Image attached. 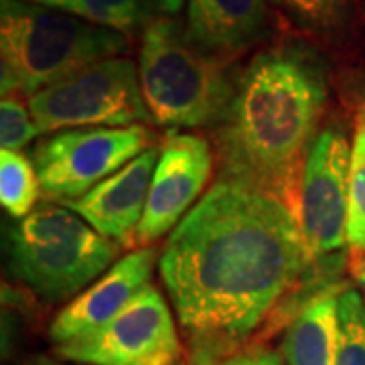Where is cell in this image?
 <instances>
[{
  "label": "cell",
  "mask_w": 365,
  "mask_h": 365,
  "mask_svg": "<svg viewBox=\"0 0 365 365\" xmlns=\"http://www.w3.org/2000/svg\"><path fill=\"white\" fill-rule=\"evenodd\" d=\"M153 132L144 124L57 132L37 144L33 153L41 193L61 205L79 199L153 148Z\"/></svg>",
  "instance_id": "52a82bcc"
},
{
  "label": "cell",
  "mask_w": 365,
  "mask_h": 365,
  "mask_svg": "<svg viewBox=\"0 0 365 365\" xmlns=\"http://www.w3.org/2000/svg\"><path fill=\"white\" fill-rule=\"evenodd\" d=\"M335 365H365V300L353 288L339 294V345Z\"/></svg>",
  "instance_id": "ac0fdd59"
},
{
  "label": "cell",
  "mask_w": 365,
  "mask_h": 365,
  "mask_svg": "<svg viewBox=\"0 0 365 365\" xmlns=\"http://www.w3.org/2000/svg\"><path fill=\"white\" fill-rule=\"evenodd\" d=\"M195 365H282V361L272 349L240 347L220 355H195Z\"/></svg>",
  "instance_id": "44dd1931"
},
{
  "label": "cell",
  "mask_w": 365,
  "mask_h": 365,
  "mask_svg": "<svg viewBox=\"0 0 365 365\" xmlns=\"http://www.w3.org/2000/svg\"><path fill=\"white\" fill-rule=\"evenodd\" d=\"M45 365H55V364H45Z\"/></svg>",
  "instance_id": "484cf974"
},
{
  "label": "cell",
  "mask_w": 365,
  "mask_h": 365,
  "mask_svg": "<svg viewBox=\"0 0 365 365\" xmlns=\"http://www.w3.org/2000/svg\"><path fill=\"white\" fill-rule=\"evenodd\" d=\"M41 134L78 128H126L153 122L134 61L112 57L79 69L29 98Z\"/></svg>",
  "instance_id": "8992f818"
},
{
  "label": "cell",
  "mask_w": 365,
  "mask_h": 365,
  "mask_svg": "<svg viewBox=\"0 0 365 365\" xmlns=\"http://www.w3.org/2000/svg\"><path fill=\"white\" fill-rule=\"evenodd\" d=\"M41 130L31 114L29 106L9 96L0 102V148L19 150L25 148Z\"/></svg>",
  "instance_id": "d6986e66"
},
{
  "label": "cell",
  "mask_w": 365,
  "mask_h": 365,
  "mask_svg": "<svg viewBox=\"0 0 365 365\" xmlns=\"http://www.w3.org/2000/svg\"><path fill=\"white\" fill-rule=\"evenodd\" d=\"M309 264L299 220L276 197L220 179L165 242L158 272L195 355L240 345Z\"/></svg>",
  "instance_id": "6da1fadb"
},
{
  "label": "cell",
  "mask_w": 365,
  "mask_h": 365,
  "mask_svg": "<svg viewBox=\"0 0 365 365\" xmlns=\"http://www.w3.org/2000/svg\"><path fill=\"white\" fill-rule=\"evenodd\" d=\"M347 246L365 252V116H357L351 144L349 203H347Z\"/></svg>",
  "instance_id": "e0dca14e"
},
{
  "label": "cell",
  "mask_w": 365,
  "mask_h": 365,
  "mask_svg": "<svg viewBox=\"0 0 365 365\" xmlns=\"http://www.w3.org/2000/svg\"><path fill=\"white\" fill-rule=\"evenodd\" d=\"M118 248L71 209L49 201L11 232L9 270L43 299L63 300L106 272Z\"/></svg>",
  "instance_id": "5b68a950"
},
{
  "label": "cell",
  "mask_w": 365,
  "mask_h": 365,
  "mask_svg": "<svg viewBox=\"0 0 365 365\" xmlns=\"http://www.w3.org/2000/svg\"><path fill=\"white\" fill-rule=\"evenodd\" d=\"M341 292L337 287L319 292L292 317L282 343L287 365H335Z\"/></svg>",
  "instance_id": "5bb4252c"
},
{
  "label": "cell",
  "mask_w": 365,
  "mask_h": 365,
  "mask_svg": "<svg viewBox=\"0 0 365 365\" xmlns=\"http://www.w3.org/2000/svg\"><path fill=\"white\" fill-rule=\"evenodd\" d=\"M185 0H59L55 9L114 29L126 37L144 31L153 21L173 16Z\"/></svg>",
  "instance_id": "9a60e30c"
},
{
  "label": "cell",
  "mask_w": 365,
  "mask_h": 365,
  "mask_svg": "<svg viewBox=\"0 0 365 365\" xmlns=\"http://www.w3.org/2000/svg\"><path fill=\"white\" fill-rule=\"evenodd\" d=\"M158 148H148L90 193L63 203L86 223L122 248L136 246V232L148 201Z\"/></svg>",
  "instance_id": "8fae6325"
},
{
  "label": "cell",
  "mask_w": 365,
  "mask_h": 365,
  "mask_svg": "<svg viewBox=\"0 0 365 365\" xmlns=\"http://www.w3.org/2000/svg\"><path fill=\"white\" fill-rule=\"evenodd\" d=\"M138 76L153 122L170 130L223 122L237 90L227 59L197 47L173 16L143 31Z\"/></svg>",
  "instance_id": "277c9868"
},
{
  "label": "cell",
  "mask_w": 365,
  "mask_h": 365,
  "mask_svg": "<svg viewBox=\"0 0 365 365\" xmlns=\"http://www.w3.org/2000/svg\"><path fill=\"white\" fill-rule=\"evenodd\" d=\"M349 272L365 292V252L351 250V254H349Z\"/></svg>",
  "instance_id": "7402d4cb"
},
{
  "label": "cell",
  "mask_w": 365,
  "mask_h": 365,
  "mask_svg": "<svg viewBox=\"0 0 365 365\" xmlns=\"http://www.w3.org/2000/svg\"><path fill=\"white\" fill-rule=\"evenodd\" d=\"M213 173V153L197 134L170 130L158 146L148 201L136 232V246L150 248L187 217Z\"/></svg>",
  "instance_id": "30bf717a"
},
{
  "label": "cell",
  "mask_w": 365,
  "mask_h": 365,
  "mask_svg": "<svg viewBox=\"0 0 365 365\" xmlns=\"http://www.w3.org/2000/svg\"><path fill=\"white\" fill-rule=\"evenodd\" d=\"M128 37L81 16L25 0L0 2L2 98H33L83 67L122 57Z\"/></svg>",
  "instance_id": "3957f363"
},
{
  "label": "cell",
  "mask_w": 365,
  "mask_h": 365,
  "mask_svg": "<svg viewBox=\"0 0 365 365\" xmlns=\"http://www.w3.org/2000/svg\"><path fill=\"white\" fill-rule=\"evenodd\" d=\"M155 262V248H136L114 262L102 278L79 292L55 317L51 323V339L57 345H63L110 323L146 284H150Z\"/></svg>",
  "instance_id": "7c38bea8"
},
{
  "label": "cell",
  "mask_w": 365,
  "mask_h": 365,
  "mask_svg": "<svg viewBox=\"0 0 365 365\" xmlns=\"http://www.w3.org/2000/svg\"><path fill=\"white\" fill-rule=\"evenodd\" d=\"M327 106L321 69L299 51L256 55L217 132L222 179L244 182L299 215L300 187Z\"/></svg>",
  "instance_id": "7a4b0ae2"
},
{
  "label": "cell",
  "mask_w": 365,
  "mask_h": 365,
  "mask_svg": "<svg viewBox=\"0 0 365 365\" xmlns=\"http://www.w3.org/2000/svg\"><path fill=\"white\" fill-rule=\"evenodd\" d=\"M300 23L329 29L337 25L345 11V0H284Z\"/></svg>",
  "instance_id": "ffe728a7"
},
{
  "label": "cell",
  "mask_w": 365,
  "mask_h": 365,
  "mask_svg": "<svg viewBox=\"0 0 365 365\" xmlns=\"http://www.w3.org/2000/svg\"><path fill=\"white\" fill-rule=\"evenodd\" d=\"M270 2H274V4H280L282 0H270Z\"/></svg>",
  "instance_id": "cb8c5ba5"
},
{
  "label": "cell",
  "mask_w": 365,
  "mask_h": 365,
  "mask_svg": "<svg viewBox=\"0 0 365 365\" xmlns=\"http://www.w3.org/2000/svg\"><path fill=\"white\" fill-rule=\"evenodd\" d=\"M25 2H33V4H41V6H49V9H55V4L59 0H25Z\"/></svg>",
  "instance_id": "603a6c76"
},
{
  "label": "cell",
  "mask_w": 365,
  "mask_h": 365,
  "mask_svg": "<svg viewBox=\"0 0 365 365\" xmlns=\"http://www.w3.org/2000/svg\"><path fill=\"white\" fill-rule=\"evenodd\" d=\"M41 182L35 163L19 150H0V203L4 211L25 220L37 209Z\"/></svg>",
  "instance_id": "2e32d148"
},
{
  "label": "cell",
  "mask_w": 365,
  "mask_h": 365,
  "mask_svg": "<svg viewBox=\"0 0 365 365\" xmlns=\"http://www.w3.org/2000/svg\"><path fill=\"white\" fill-rule=\"evenodd\" d=\"M57 353L81 365H179L182 349L167 300L146 284L110 323L57 345Z\"/></svg>",
  "instance_id": "ba28073f"
},
{
  "label": "cell",
  "mask_w": 365,
  "mask_h": 365,
  "mask_svg": "<svg viewBox=\"0 0 365 365\" xmlns=\"http://www.w3.org/2000/svg\"><path fill=\"white\" fill-rule=\"evenodd\" d=\"M266 0H187V35L203 51L232 57L264 39Z\"/></svg>",
  "instance_id": "4fadbf2b"
},
{
  "label": "cell",
  "mask_w": 365,
  "mask_h": 365,
  "mask_svg": "<svg viewBox=\"0 0 365 365\" xmlns=\"http://www.w3.org/2000/svg\"><path fill=\"white\" fill-rule=\"evenodd\" d=\"M361 114H364V116H365V104H364V110H361Z\"/></svg>",
  "instance_id": "d4e9b609"
},
{
  "label": "cell",
  "mask_w": 365,
  "mask_h": 365,
  "mask_svg": "<svg viewBox=\"0 0 365 365\" xmlns=\"http://www.w3.org/2000/svg\"><path fill=\"white\" fill-rule=\"evenodd\" d=\"M351 146L339 130L327 128L311 146L300 187L299 220L309 264L345 244Z\"/></svg>",
  "instance_id": "9c48e42d"
}]
</instances>
